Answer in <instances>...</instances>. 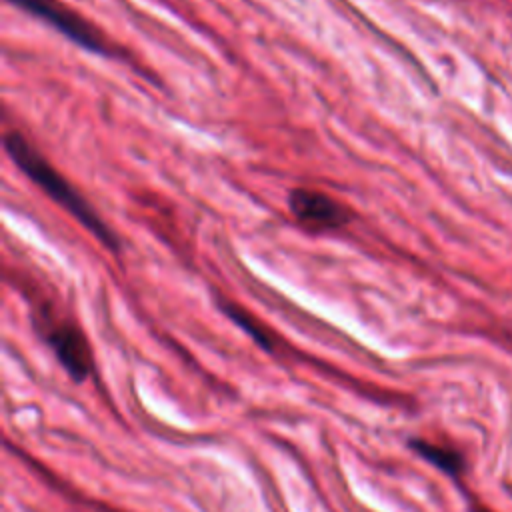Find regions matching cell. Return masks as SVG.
I'll return each instance as SVG.
<instances>
[{"label":"cell","mask_w":512,"mask_h":512,"mask_svg":"<svg viewBox=\"0 0 512 512\" xmlns=\"http://www.w3.org/2000/svg\"><path fill=\"white\" fill-rule=\"evenodd\" d=\"M4 148L20 172L26 174L46 196H50L62 210L76 218L110 252H120V240L112 228L100 218L90 202L40 154L34 144H30L20 132L12 130L4 136Z\"/></svg>","instance_id":"cell-1"},{"label":"cell","mask_w":512,"mask_h":512,"mask_svg":"<svg viewBox=\"0 0 512 512\" xmlns=\"http://www.w3.org/2000/svg\"><path fill=\"white\" fill-rule=\"evenodd\" d=\"M32 324L74 382H84L92 374L94 360L80 326L72 320L58 318L50 304L34 308Z\"/></svg>","instance_id":"cell-2"},{"label":"cell","mask_w":512,"mask_h":512,"mask_svg":"<svg viewBox=\"0 0 512 512\" xmlns=\"http://www.w3.org/2000/svg\"><path fill=\"white\" fill-rule=\"evenodd\" d=\"M8 2L36 16L38 20L46 22L76 46L94 54L114 56V48L110 46L102 30L94 26L90 20H86L82 14H78L76 10H72L70 6L58 0H8Z\"/></svg>","instance_id":"cell-3"},{"label":"cell","mask_w":512,"mask_h":512,"mask_svg":"<svg viewBox=\"0 0 512 512\" xmlns=\"http://www.w3.org/2000/svg\"><path fill=\"white\" fill-rule=\"evenodd\" d=\"M288 206L294 218L314 232L336 230L352 220L346 206L336 202L332 196L310 188H294L288 194Z\"/></svg>","instance_id":"cell-4"},{"label":"cell","mask_w":512,"mask_h":512,"mask_svg":"<svg viewBox=\"0 0 512 512\" xmlns=\"http://www.w3.org/2000/svg\"><path fill=\"white\" fill-rule=\"evenodd\" d=\"M408 446L418 456H422L426 462H430L432 466L442 470L444 474H448L452 478H460L462 476V472H464V458H462V454L458 450L434 444V442L424 440V438H410Z\"/></svg>","instance_id":"cell-5"},{"label":"cell","mask_w":512,"mask_h":512,"mask_svg":"<svg viewBox=\"0 0 512 512\" xmlns=\"http://www.w3.org/2000/svg\"><path fill=\"white\" fill-rule=\"evenodd\" d=\"M220 308H222V312H226V316L234 324H238L246 334H250L260 348H264L268 352H274V338H272V334L254 316H250L242 306H238L234 302H228V300H222Z\"/></svg>","instance_id":"cell-6"},{"label":"cell","mask_w":512,"mask_h":512,"mask_svg":"<svg viewBox=\"0 0 512 512\" xmlns=\"http://www.w3.org/2000/svg\"><path fill=\"white\" fill-rule=\"evenodd\" d=\"M472 512H490V510H486V508H478V506H474V508H472Z\"/></svg>","instance_id":"cell-7"}]
</instances>
